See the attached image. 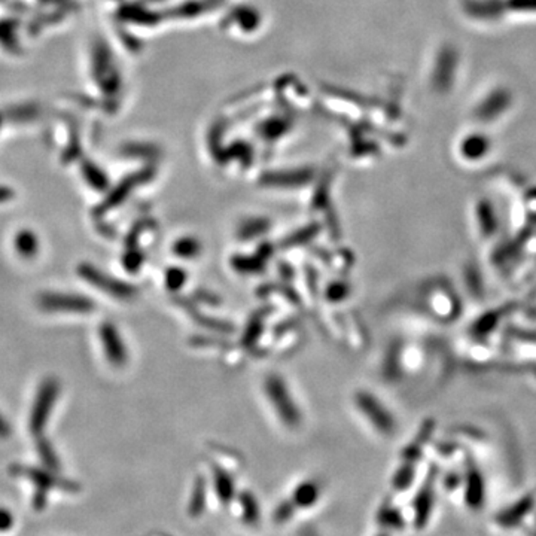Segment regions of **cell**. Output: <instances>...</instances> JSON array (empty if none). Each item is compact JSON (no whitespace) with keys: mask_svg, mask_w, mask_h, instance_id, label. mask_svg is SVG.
I'll list each match as a JSON object with an SVG mask.
<instances>
[{"mask_svg":"<svg viewBox=\"0 0 536 536\" xmlns=\"http://www.w3.org/2000/svg\"><path fill=\"white\" fill-rule=\"evenodd\" d=\"M270 228L268 227V224L262 220H257V221H247L246 224H243L240 228H239V236L243 239V240H247V239H252V237H258L261 236V234L267 232V230Z\"/></svg>","mask_w":536,"mask_h":536,"instance_id":"20","label":"cell"},{"mask_svg":"<svg viewBox=\"0 0 536 536\" xmlns=\"http://www.w3.org/2000/svg\"><path fill=\"white\" fill-rule=\"evenodd\" d=\"M413 480H414V468L410 463H407V465H404V466L398 469L395 477H393L392 484H393L395 490L404 492L410 488Z\"/></svg>","mask_w":536,"mask_h":536,"instance_id":"19","label":"cell"},{"mask_svg":"<svg viewBox=\"0 0 536 536\" xmlns=\"http://www.w3.org/2000/svg\"><path fill=\"white\" fill-rule=\"evenodd\" d=\"M200 242L192 239V237H183V239H179L175 244H173V252L175 255L180 257V258H194L200 254Z\"/></svg>","mask_w":536,"mask_h":536,"instance_id":"17","label":"cell"},{"mask_svg":"<svg viewBox=\"0 0 536 536\" xmlns=\"http://www.w3.org/2000/svg\"><path fill=\"white\" fill-rule=\"evenodd\" d=\"M212 474H213V488H215L217 499H220L222 505H228L230 502L236 498V483H234L232 477L225 471V469L220 466H213Z\"/></svg>","mask_w":536,"mask_h":536,"instance_id":"11","label":"cell"},{"mask_svg":"<svg viewBox=\"0 0 536 536\" xmlns=\"http://www.w3.org/2000/svg\"><path fill=\"white\" fill-rule=\"evenodd\" d=\"M60 393V383L54 377H48L42 381V384L38 389L35 402H33V407L30 411V421H29V428L33 435H39L43 432L49 416L53 413V408L56 406V401Z\"/></svg>","mask_w":536,"mask_h":536,"instance_id":"2","label":"cell"},{"mask_svg":"<svg viewBox=\"0 0 536 536\" xmlns=\"http://www.w3.org/2000/svg\"><path fill=\"white\" fill-rule=\"evenodd\" d=\"M78 274L81 279L93 284L94 288L103 291L105 294H109L110 297L116 299H131L138 292L133 284H128L118 279H113L105 274L103 272H100L98 268H96L91 264H81L78 267Z\"/></svg>","mask_w":536,"mask_h":536,"instance_id":"4","label":"cell"},{"mask_svg":"<svg viewBox=\"0 0 536 536\" xmlns=\"http://www.w3.org/2000/svg\"><path fill=\"white\" fill-rule=\"evenodd\" d=\"M527 533H529V536H536V527H535V529H530Z\"/></svg>","mask_w":536,"mask_h":536,"instance_id":"27","label":"cell"},{"mask_svg":"<svg viewBox=\"0 0 536 536\" xmlns=\"http://www.w3.org/2000/svg\"><path fill=\"white\" fill-rule=\"evenodd\" d=\"M535 504H536V500L533 495H526L520 498L515 502V504L507 507L505 510H502L496 514L495 517L496 525L504 529H512V527L520 526V523L533 511Z\"/></svg>","mask_w":536,"mask_h":536,"instance_id":"9","label":"cell"},{"mask_svg":"<svg viewBox=\"0 0 536 536\" xmlns=\"http://www.w3.org/2000/svg\"><path fill=\"white\" fill-rule=\"evenodd\" d=\"M435 478L437 469H431L428 478L418 489L413 500V522L416 529H425L431 520L433 504H435Z\"/></svg>","mask_w":536,"mask_h":536,"instance_id":"7","label":"cell"},{"mask_svg":"<svg viewBox=\"0 0 536 536\" xmlns=\"http://www.w3.org/2000/svg\"><path fill=\"white\" fill-rule=\"evenodd\" d=\"M265 393L270 404L276 410L280 421L291 428L301 422V413L288 389V384L276 374L268 376L265 380Z\"/></svg>","mask_w":536,"mask_h":536,"instance_id":"1","label":"cell"},{"mask_svg":"<svg viewBox=\"0 0 536 536\" xmlns=\"http://www.w3.org/2000/svg\"><path fill=\"white\" fill-rule=\"evenodd\" d=\"M11 435V426L6 422V418L0 414V438H8Z\"/></svg>","mask_w":536,"mask_h":536,"instance_id":"26","label":"cell"},{"mask_svg":"<svg viewBox=\"0 0 536 536\" xmlns=\"http://www.w3.org/2000/svg\"><path fill=\"white\" fill-rule=\"evenodd\" d=\"M377 536H389V535L388 533H378Z\"/></svg>","mask_w":536,"mask_h":536,"instance_id":"28","label":"cell"},{"mask_svg":"<svg viewBox=\"0 0 536 536\" xmlns=\"http://www.w3.org/2000/svg\"><path fill=\"white\" fill-rule=\"evenodd\" d=\"M36 445H38L39 456H41L43 465L48 469H51V471H57V469L60 468V465H58L60 462H58V458L56 455V451H54L51 443L46 441L45 438H39L38 443H36Z\"/></svg>","mask_w":536,"mask_h":536,"instance_id":"18","label":"cell"},{"mask_svg":"<svg viewBox=\"0 0 536 536\" xmlns=\"http://www.w3.org/2000/svg\"><path fill=\"white\" fill-rule=\"evenodd\" d=\"M356 407L373 423V426L384 435H391L395 431V422L389 411L380 404L378 399L368 392H358L355 396Z\"/></svg>","mask_w":536,"mask_h":536,"instance_id":"6","label":"cell"},{"mask_svg":"<svg viewBox=\"0 0 536 536\" xmlns=\"http://www.w3.org/2000/svg\"><path fill=\"white\" fill-rule=\"evenodd\" d=\"M459 483H460V477L456 473H450L444 480L447 490H455L459 485Z\"/></svg>","mask_w":536,"mask_h":536,"instance_id":"24","label":"cell"},{"mask_svg":"<svg viewBox=\"0 0 536 536\" xmlns=\"http://www.w3.org/2000/svg\"><path fill=\"white\" fill-rule=\"evenodd\" d=\"M100 341L106 355V359L113 366H123L128 361V351L120 331L110 322L100 326Z\"/></svg>","mask_w":536,"mask_h":536,"instance_id":"8","label":"cell"},{"mask_svg":"<svg viewBox=\"0 0 536 536\" xmlns=\"http://www.w3.org/2000/svg\"><path fill=\"white\" fill-rule=\"evenodd\" d=\"M38 306L46 313L87 314L96 307L94 301L86 295L66 292H43L38 297Z\"/></svg>","mask_w":536,"mask_h":536,"instance_id":"3","label":"cell"},{"mask_svg":"<svg viewBox=\"0 0 536 536\" xmlns=\"http://www.w3.org/2000/svg\"><path fill=\"white\" fill-rule=\"evenodd\" d=\"M14 473L19 474V475H24L27 477L30 481H33V484L38 488V493H36V498H35V505L36 507H41V502H43L45 499V495L54 489V488H60V489H64V490H76V484L75 483H71V481H66V480H61L58 477H56L51 469H39V468H30V466H16L14 468Z\"/></svg>","mask_w":536,"mask_h":536,"instance_id":"5","label":"cell"},{"mask_svg":"<svg viewBox=\"0 0 536 536\" xmlns=\"http://www.w3.org/2000/svg\"><path fill=\"white\" fill-rule=\"evenodd\" d=\"M295 510H297V507L291 499L280 502V504L276 507V510L273 511V522L277 523V525H283V523L289 522L295 514Z\"/></svg>","mask_w":536,"mask_h":536,"instance_id":"21","label":"cell"},{"mask_svg":"<svg viewBox=\"0 0 536 536\" xmlns=\"http://www.w3.org/2000/svg\"><path fill=\"white\" fill-rule=\"evenodd\" d=\"M14 246L16 254L26 259H30L35 258L39 252V239L31 230H21L16 232Z\"/></svg>","mask_w":536,"mask_h":536,"instance_id":"14","label":"cell"},{"mask_svg":"<svg viewBox=\"0 0 536 536\" xmlns=\"http://www.w3.org/2000/svg\"><path fill=\"white\" fill-rule=\"evenodd\" d=\"M14 525V517L8 510L0 508V530H8Z\"/></svg>","mask_w":536,"mask_h":536,"instance_id":"23","label":"cell"},{"mask_svg":"<svg viewBox=\"0 0 536 536\" xmlns=\"http://www.w3.org/2000/svg\"><path fill=\"white\" fill-rule=\"evenodd\" d=\"M239 504L242 508V517L246 525L255 526L259 522V504L258 499L250 492H243L239 495Z\"/></svg>","mask_w":536,"mask_h":536,"instance_id":"15","label":"cell"},{"mask_svg":"<svg viewBox=\"0 0 536 536\" xmlns=\"http://www.w3.org/2000/svg\"><path fill=\"white\" fill-rule=\"evenodd\" d=\"M207 502V490H206V481L203 478H198L194 484V489L190 498L188 504V515L192 518L200 517L203 514Z\"/></svg>","mask_w":536,"mask_h":536,"instance_id":"16","label":"cell"},{"mask_svg":"<svg viewBox=\"0 0 536 536\" xmlns=\"http://www.w3.org/2000/svg\"><path fill=\"white\" fill-rule=\"evenodd\" d=\"M319 496H321L319 483L314 480H307L297 485L291 500L294 502L297 508L306 510V508H311L317 502V499H319Z\"/></svg>","mask_w":536,"mask_h":536,"instance_id":"12","label":"cell"},{"mask_svg":"<svg viewBox=\"0 0 536 536\" xmlns=\"http://www.w3.org/2000/svg\"><path fill=\"white\" fill-rule=\"evenodd\" d=\"M183 280H185V273L179 270V268H173V270L167 273V284H169L172 289H179Z\"/></svg>","mask_w":536,"mask_h":536,"instance_id":"22","label":"cell"},{"mask_svg":"<svg viewBox=\"0 0 536 536\" xmlns=\"http://www.w3.org/2000/svg\"><path fill=\"white\" fill-rule=\"evenodd\" d=\"M377 523L386 530H402L406 527V518L401 510L391 502H384L377 512Z\"/></svg>","mask_w":536,"mask_h":536,"instance_id":"13","label":"cell"},{"mask_svg":"<svg viewBox=\"0 0 536 536\" xmlns=\"http://www.w3.org/2000/svg\"><path fill=\"white\" fill-rule=\"evenodd\" d=\"M340 292L346 294L344 284H334V287H331L328 289V297H329V299H340L343 297V295H340Z\"/></svg>","mask_w":536,"mask_h":536,"instance_id":"25","label":"cell"},{"mask_svg":"<svg viewBox=\"0 0 536 536\" xmlns=\"http://www.w3.org/2000/svg\"><path fill=\"white\" fill-rule=\"evenodd\" d=\"M466 489H465V500L466 505L471 510H480L484 505L485 500V488L484 480L480 473V469L475 463L469 462L466 469Z\"/></svg>","mask_w":536,"mask_h":536,"instance_id":"10","label":"cell"}]
</instances>
